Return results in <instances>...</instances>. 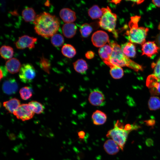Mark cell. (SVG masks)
<instances>
[{
    "instance_id": "obj_10",
    "label": "cell",
    "mask_w": 160,
    "mask_h": 160,
    "mask_svg": "<svg viewBox=\"0 0 160 160\" xmlns=\"http://www.w3.org/2000/svg\"><path fill=\"white\" fill-rule=\"evenodd\" d=\"M108 34L105 31L99 30L94 32L91 37L93 45L95 47H101L109 41Z\"/></svg>"
},
{
    "instance_id": "obj_1",
    "label": "cell",
    "mask_w": 160,
    "mask_h": 160,
    "mask_svg": "<svg viewBox=\"0 0 160 160\" xmlns=\"http://www.w3.org/2000/svg\"><path fill=\"white\" fill-rule=\"evenodd\" d=\"M33 23L36 33L45 38L51 37L56 33L60 25L57 17L46 12L37 15Z\"/></svg>"
},
{
    "instance_id": "obj_9",
    "label": "cell",
    "mask_w": 160,
    "mask_h": 160,
    "mask_svg": "<svg viewBox=\"0 0 160 160\" xmlns=\"http://www.w3.org/2000/svg\"><path fill=\"white\" fill-rule=\"evenodd\" d=\"M37 40L36 38L24 35L19 38L15 43V46L19 49H22L27 48L31 49L34 47L35 44Z\"/></svg>"
},
{
    "instance_id": "obj_19",
    "label": "cell",
    "mask_w": 160,
    "mask_h": 160,
    "mask_svg": "<svg viewBox=\"0 0 160 160\" xmlns=\"http://www.w3.org/2000/svg\"><path fill=\"white\" fill-rule=\"evenodd\" d=\"M93 123L95 125H101L104 124L106 121L107 116L103 111L97 110L94 112L92 116Z\"/></svg>"
},
{
    "instance_id": "obj_32",
    "label": "cell",
    "mask_w": 160,
    "mask_h": 160,
    "mask_svg": "<svg viewBox=\"0 0 160 160\" xmlns=\"http://www.w3.org/2000/svg\"><path fill=\"white\" fill-rule=\"evenodd\" d=\"M20 94L21 98L23 100H26L32 96V90L29 87H25L20 89Z\"/></svg>"
},
{
    "instance_id": "obj_40",
    "label": "cell",
    "mask_w": 160,
    "mask_h": 160,
    "mask_svg": "<svg viewBox=\"0 0 160 160\" xmlns=\"http://www.w3.org/2000/svg\"><path fill=\"white\" fill-rule=\"evenodd\" d=\"M135 1L136 3L137 4H139L143 2L144 0H135V1Z\"/></svg>"
},
{
    "instance_id": "obj_15",
    "label": "cell",
    "mask_w": 160,
    "mask_h": 160,
    "mask_svg": "<svg viewBox=\"0 0 160 160\" xmlns=\"http://www.w3.org/2000/svg\"><path fill=\"white\" fill-rule=\"evenodd\" d=\"M60 16L63 20L66 23H72L76 18L75 12L68 8H63L60 12Z\"/></svg>"
},
{
    "instance_id": "obj_18",
    "label": "cell",
    "mask_w": 160,
    "mask_h": 160,
    "mask_svg": "<svg viewBox=\"0 0 160 160\" xmlns=\"http://www.w3.org/2000/svg\"><path fill=\"white\" fill-rule=\"evenodd\" d=\"M77 29V26L73 23H66L63 25L62 28L63 35L68 38L73 37L76 33Z\"/></svg>"
},
{
    "instance_id": "obj_8",
    "label": "cell",
    "mask_w": 160,
    "mask_h": 160,
    "mask_svg": "<svg viewBox=\"0 0 160 160\" xmlns=\"http://www.w3.org/2000/svg\"><path fill=\"white\" fill-rule=\"evenodd\" d=\"M88 100L91 104L95 106H103L106 103L104 94L97 88L94 89L91 91Z\"/></svg>"
},
{
    "instance_id": "obj_26",
    "label": "cell",
    "mask_w": 160,
    "mask_h": 160,
    "mask_svg": "<svg viewBox=\"0 0 160 160\" xmlns=\"http://www.w3.org/2000/svg\"><path fill=\"white\" fill-rule=\"evenodd\" d=\"M0 53L3 58L9 60L12 58L14 54V51L11 47L9 46L3 45L0 48Z\"/></svg>"
},
{
    "instance_id": "obj_35",
    "label": "cell",
    "mask_w": 160,
    "mask_h": 160,
    "mask_svg": "<svg viewBox=\"0 0 160 160\" xmlns=\"http://www.w3.org/2000/svg\"><path fill=\"white\" fill-rule=\"evenodd\" d=\"M85 57L88 59L93 58L95 56V53L92 51H89L87 52L85 55Z\"/></svg>"
},
{
    "instance_id": "obj_20",
    "label": "cell",
    "mask_w": 160,
    "mask_h": 160,
    "mask_svg": "<svg viewBox=\"0 0 160 160\" xmlns=\"http://www.w3.org/2000/svg\"><path fill=\"white\" fill-rule=\"evenodd\" d=\"M20 105V101L16 98L11 99L3 103V105L5 108L9 112L13 114Z\"/></svg>"
},
{
    "instance_id": "obj_4",
    "label": "cell",
    "mask_w": 160,
    "mask_h": 160,
    "mask_svg": "<svg viewBox=\"0 0 160 160\" xmlns=\"http://www.w3.org/2000/svg\"><path fill=\"white\" fill-rule=\"evenodd\" d=\"M133 129L130 125H126L125 127L118 121L113 128L109 130L106 136L111 138L119 146L120 149L123 150L129 132Z\"/></svg>"
},
{
    "instance_id": "obj_14",
    "label": "cell",
    "mask_w": 160,
    "mask_h": 160,
    "mask_svg": "<svg viewBox=\"0 0 160 160\" xmlns=\"http://www.w3.org/2000/svg\"><path fill=\"white\" fill-rule=\"evenodd\" d=\"M112 49L109 44H105L100 47L98 50L99 55L104 62L110 66V59Z\"/></svg>"
},
{
    "instance_id": "obj_38",
    "label": "cell",
    "mask_w": 160,
    "mask_h": 160,
    "mask_svg": "<svg viewBox=\"0 0 160 160\" xmlns=\"http://www.w3.org/2000/svg\"><path fill=\"white\" fill-rule=\"evenodd\" d=\"M152 1L156 6L160 7V0H152Z\"/></svg>"
},
{
    "instance_id": "obj_22",
    "label": "cell",
    "mask_w": 160,
    "mask_h": 160,
    "mask_svg": "<svg viewBox=\"0 0 160 160\" xmlns=\"http://www.w3.org/2000/svg\"><path fill=\"white\" fill-rule=\"evenodd\" d=\"M73 65L75 70L82 74H85L88 69L86 62L82 59H78L74 62Z\"/></svg>"
},
{
    "instance_id": "obj_11",
    "label": "cell",
    "mask_w": 160,
    "mask_h": 160,
    "mask_svg": "<svg viewBox=\"0 0 160 160\" xmlns=\"http://www.w3.org/2000/svg\"><path fill=\"white\" fill-rule=\"evenodd\" d=\"M146 85L152 93L160 95V79L153 73L148 77L146 80Z\"/></svg>"
},
{
    "instance_id": "obj_5",
    "label": "cell",
    "mask_w": 160,
    "mask_h": 160,
    "mask_svg": "<svg viewBox=\"0 0 160 160\" xmlns=\"http://www.w3.org/2000/svg\"><path fill=\"white\" fill-rule=\"evenodd\" d=\"M101 9L103 15L100 19V26L102 28L112 32L115 38H117L118 33L115 29L117 19L116 15L112 12L108 7L102 8Z\"/></svg>"
},
{
    "instance_id": "obj_31",
    "label": "cell",
    "mask_w": 160,
    "mask_h": 160,
    "mask_svg": "<svg viewBox=\"0 0 160 160\" xmlns=\"http://www.w3.org/2000/svg\"><path fill=\"white\" fill-rule=\"evenodd\" d=\"M93 28L91 26L87 23L82 25L80 27L79 30L82 36L87 38L89 36L92 31Z\"/></svg>"
},
{
    "instance_id": "obj_25",
    "label": "cell",
    "mask_w": 160,
    "mask_h": 160,
    "mask_svg": "<svg viewBox=\"0 0 160 160\" xmlns=\"http://www.w3.org/2000/svg\"><path fill=\"white\" fill-rule=\"evenodd\" d=\"M61 52L63 55L69 58L73 57L76 54V51L74 47L68 44H65L62 47Z\"/></svg>"
},
{
    "instance_id": "obj_33",
    "label": "cell",
    "mask_w": 160,
    "mask_h": 160,
    "mask_svg": "<svg viewBox=\"0 0 160 160\" xmlns=\"http://www.w3.org/2000/svg\"><path fill=\"white\" fill-rule=\"evenodd\" d=\"M40 65L41 68L45 71L49 73L50 68V64L48 59L43 55L40 58Z\"/></svg>"
},
{
    "instance_id": "obj_23",
    "label": "cell",
    "mask_w": 160,
    "mask_h": 160,
    "mask_svg": "<svg viewBox=\"0 0 160 160\" xmlns=\"http://www.w3.org/2000/svg\"><path fill=\"white\" fill-rule=\"evenodd\" d=\"M22 15L23 20L26 22L33 21L36 16L34 9L29 7L24 9L22 11Z\"/></svg>"
},
{
    "instance_id": "obj_34",
    "label": "cell",
    "mask_w": 160,
    "mask_h": 160,
    "mask_svg": "<svg viewBox=\"0 0 160 160\" xmlns=\"http://www.w3.org/2000/svg\"><path fill=\"white\" fill-rule=\"evenodd\" d=\"M153 74L160 79V57L154 65Z\"/></svg>"
},
{
    "instance_id": "obj_28",
    "label": "cell",
    "mask_w": 160,
    "mask_h": 160,
    "mask_svg": "<svg viewBox=\"0 0 160 160\" xmlns=\"http://www.w3.org/2000/svg\"><path fill=\"white\" fill-rule=\"evenodd\" d=\"M31 109L34 113L37 114L42 113L44 110L43 105L40 103L36 101H32L28 103Z\"/></svg>"
},
{
    "instance_id": "obj_2",
    "label": "cell",
    "mask_w": 160,
    "mask_h": 160,
    "mask_svg": "<svg viewBox=\"0 0 160 160\" xmlns=\"http://www.w3.org/2000/svg\"><path fill=\"white\" fill-rule=\"evenodd\" d=\"M108 43L112 49L110 59L109 67L115 65L121 67H127L136 71L143 70L141 65L132 60L124 54L121 47L116 42L109 41Z\"/></svg>"
},
{
    "instance_id": "obj_3",
    "label": "cell",
    "mask_w": 160,
    "mask_h": 160,
    "mask_svg": "<svg viewBox=\"0 0 160 160\" xmlns=\"http://www.w3.org/2000/svg\"><path fill=\"white\" fill-rule=\"evenodd\" d=\"M140 16H135L131 17L129 23V30L126 32L130 42L142 45L145 42V39L149 29L143 27H139L138 23Z\"/></svg>"
},
{
    "instance_id": "obj_6",
    "label": "cell",
    "mask_w": 160,
    "mask_h": 160,
    "mask_svg": "<svg viewBox=\"0 0 160 160\" xmlns=\"http://www.w3.org/2000/svg\"><path fill=\"white\" fill-rule=\"evenodd\" d=\"M36 75L35 69L31 64L26 63L21 65L19 76L23 82L25 83L31 82L35 78Z\"/></svg>"
},
{
    "instance_id": "obj_29",
    "label": "cell",
    "mask_w": 160,
    "mask_h": 160,
    "mask_svg": "<svg viewBox=\"0 0 160 160\" xmlns=\"http://www.w3.org/2000/svg\"><path fill=\"white\" fill-rule=\"evenodd\" d=\"M148 105L151 110H155L160 108V98L156 96L151 97L148 101Z\"/></svg>"
},
{
    "instance_id": "obj_21",
    "label": "cell",
    "mask_w": 160,
    "mask_h": 160,
    "mask_svg": "<svg viewBox=\"0 0 160 160\" xmlns=\"http://www.w3.org/2000/svg\"><path fill=\"white\" fill-rule=\"evenodd\" d=\"M121 48L124 54L129 58L134 57L136 55L135 47L132 43L129 42L122 44Z\"/></svg>"
},
{
    "instance_id": "obj_7",
    "label": "cell",
    "mask_w": 160,
    "mask_h": 160,
    "mask_svg": "<svg viewBox=\"0 0 160 160\" xmlns=\"http://www.w3.org/2000/svg\"><path fill=\"white\" fill-rule=\"evenodd\" d=\"M34 113L28 104H23L20 105L13 114L17 119L25 121L32 119Z\"/></svg>"
},
{
    "instance_id": "obj_27",
    "label": "cell",
    "mask_w": 160,
    "mask_h": 160,
    "mask_svg": "<svg viewBox=\"0 0 160 160\" xmlns=\"http://www.w3.org/2000/svg\"><path fill=\"white\" fill-rule=\"evenodd\" d=\"M110 67V73L112 78L117 79L121 78L123 76L124 71L121 67L112 65Z\"/></svg>"
},
{
    "instance_id": "obj_17",
    "label": "cell",
    "mask_w": 160,
    "mask_h": 160,
    "mask_svg": "<svg viewBox=\"0 0 160 160\" xmlns=\"http://www.w3.org/2000/svg\"><path fill=\"white\" fill-rule=\"evenodd\" d=\"M103 148L105 152L111 155L116 154L120 149L118 144L112 139H109L105 142Z\"/></svg>"
},
{
    "instance_id": "obj_39",
    "label": "cell",
    "mask_w": 160,
    "mask_h": 160,
    "mask_svg": "<svg viewBox=\"0 0 160 160\" xmlns=\"http://www.w3.org/2000/svg\"><path fill=\"white\" fill-rule=\"evenodd\" d=\"M110 2H112L115 4H117L119 3L121 1V0H112L109 1Z\"/></svg>"
},
{
    "instance_id": "obj_36",
    "label": "cell",
    "mask_w": 160,
    "mask_h": 160,
    "mask_svg": "<svg viewBox=\"0 0 160 160\" xmlns=\"http://www.w3.org/2000/svg\"><path fill=\"white\" fill-rule=\"evenodd\" d=\"M159 29L160 31L156 36V43L160 49V24L159 26Z\"/></svg>"
},
{
    "instance_id": "obj_24",
    "label": "cell",
    "mask_w": 160,
    "mask_h": 160,
    "mask_svg": "<svg viewBox=\"0 0 160 160\" xmlns=\"http://www.w3.org/2000/svg\"><path fill=\"white\" fill-rule=\"evenodd\" d=\"M88 14L92 19L100 18L103 15L101 9L96 5H93L88 10Z\"/></svg>"
},
{
    "instance_id": "obj_16",
    "label": "cell",
    "mask_w": 160,
    "mask_h": 160,
    "mask_svg": "<svg viewBox=\"0 0 160 160\" xmlns=\"http://www.w3.org/2000/svg\"><path fill=\"white\" fill-rule=\"evenodd\" d=\"M5 66L8 72L12 74H15L19 71L21 65L17 59L12 58L6 62Z\"/></svg>"
},
{
    "instance_id": "obj_37",
    "label": "cell",
    "mask_w": 160,
    "mask_h": 160,
    "mask_svg": "<svg viewBox=\"0 0 160 160\" xmlns=\"http://www.w3.org/2000/svg\"><path fill=\"white\" fill-rule=\"evenodd\" d=\"M6 68L5 67V68L3 67H1L0 68V79H1L7 74L6 71L4 72V71L6 70Z\"/></svg>"
},
{
    "instance_id": "obj_30",
    "label": "cell",
    "mask_w": 160,
    "mask_h": 160,
    "mask_svg": "<svg viewBox=\"0 0 160 160\" xmlns=\"http://www.w3.org/2000/svg\"><path fill=\"white\" fill-rule=\"evenodd\" d=\"M64 39L60 34L55 33L51 37V41L52 44L56 47L61 46L64 43Z\"/></svg>"
},
{
    "instance_id": "obj_13",
    "label": "cell",
    "mask_w": 160,
    "mask_h": 160,
    "mask_svg": "<svg viewBox=\"0 0 160 160\" xmlns=\"http://www.w3.org/2000/svg\"><path fill=\"white\" fill-rule=\"evenodd\" d=\"M18 85L14 78H9L5 80L2 85V90L6 94L11 95L15 94L17 91Z\"/></svg>"
},
{
    "instance_id": "obj_41",
    "label": "cell",
    "mask_w": 160,
    "mask_h": 160,
    "mask_svg": "<svg viewBox=\"0 0 160 160\" xmlns=\"http://www.w3.org/2000/svg\"><path fill=\"white\" fill-rule=\"evenodd\" d=\"M45 5L47 6H48V5L49 4V2H46L45 4Z\"/></svg>"
},
{
    "instance_id": "obj_12",
    "label": "cell",
    "mask_w": 160,
    "mask_h": 160,
    "mask_svg": "<svg viewBox=\"0 0 160 160\" xmlns=\"http://www.w3.org/2000/svg\"><path fill=\"white\" fill-rule=\"evenodd\" d=\"M142 45V55L151 57L158 52L159 48L154 41L145 42Z\"/></svg>"
}]
</instances>
